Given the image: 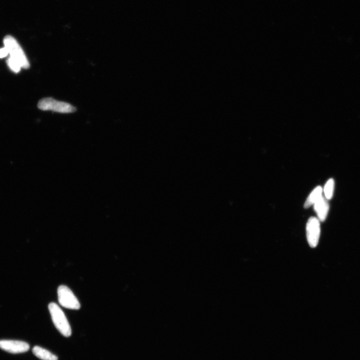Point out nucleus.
<instances>
[{
    "instance_id": "nucleus-1",
    "label": "nucleus",
    "mask_w": 360,
    "mask_h": 360,
    "mask_svg": "<svg viewBox=\"0 0 360 360\" xmlns=\"http://www.w3.org/2000/svg\"><path fill=\"white\" fill-rule=\"evenodd\" d=\"M49 310L56 328L66 337L71 335L72 330L69 323L60 307L55 303L49 305Z\"/></svg>"
},
{
    "instance_id": "nucleus-2",
    "label": "nucleus",
    "mask_w": 360,
    "mask_h": 360,
    "mask_svg": "<svg viewBox=\"0 0 360 360\" xmlns=\"http://www.w3.org/2000/svg\"><path fill=\"white\" fill-rule=\"evenodd\" d=\"M4 47L8 50L10 57L16 60L24 69H28L30 63L24 51L12 36L8 35L4 39Z\"/></svg>"
},
{
    "instance_id": "nucleus-3",
    "label": "nucleus",
    "mask_w": 360,
    "mask_h": 360,
    "mask_svg": "<svg viewBox=\"0 0 360 360\" xmlns=\"http://www.w3.org/2000/svg\"><path fill=\"white\" fill-rule=\"evenodd\" d=\"M38 107L43 111H52L59 113L68 114L75 112L76 108L64 102L56 100L53 98H45L39 101Z\"/></svg>"
},
{
    "instance_id": "nucleus-4",
    "label": "nucleus",
    "mask_w": 360,
    "mask_h": 360,
    "mask_svg": "<svg viewBox=\"0 0 360 360\" xmlns=\"http://www.w3.org/2000/svg\"><path fill=\"white\" fill-rule=\"evenodd\" d=\"M58 301L60 304L69 309L79 310L80 304L72 291L68 287L61 285L58 289Z\"/></svg>"
},
{
    "instance_id": "nucleus-5",
    "label": "nucleus",
    "mask_w": 360,
    "mask_h": 360,
    "mask_svg": "<svg viewBox=\"0 0 360 360\" xmlns=\"http://www.w3.org/2000/svg\"><path fill=\"white\" fill-rule=\"evenodd\" d=\"M319 220L316 217H311L306 225V237L308 243L312 248H316L319 243L321 229Z\"/></svg>"
},
{
    "instance_id": "nucleus-6",
    "label": "nucleus",
    "mask_w": 360,
    "mask_h": 360,
    "mask_svg": "<svg viewBox=\"0 0 360 360\" xmlns=\"http://www.w3.org/2000/svg\"><path fill=\"white\" fill-rule=\"evenodd\" d=\"M0 349L12 354H19L28 351L29 345L25 342L11 340H0Z\"/></svg>"
},
{
    "instance_id": "nucleus-7",
    "label": "nucleus",
    "mask_w": 360,
    "mask_h": 360,
    "mask_svg": "<svg viewBox=\"0 0 360 360\" xmlns=\"http://www.w3.org/2000/svg\"><path fill=\"white\" fill-rule=\"evenodd\" d=\"M314 210L317 213L320 222L325 221L329 209V205L327 199L323 196L314 204Z\"/></svg>"
},
{
    "instance_id": "nucleus-8",
    "label": "nucleus",
    "mask_w": 360,
    "mask_h": 360,
    "mask_svg": "<svg viewBox=\"0 0 360 360\" xmlns=\"http://www.w3.org/2000/svg\"><path fill=\"white\" fill-rule=\"evenodd\" d=\"M32 352L35 356L42 360H58L57 356L39 346L34 347Z\"/></svg>"
},
{
    "instance_id": "nucleus-9",
    "label": "nucleus",
    "mask_w": 360,
    "mask_h": 360,
    "mask_svg": "<svg viewBox=\"0 0 360 360\" xmlns=\"http://www.w3.org/2000/svg\"><path fill=\"white\" fill-rule=\"evenodd\" d=\"M322 192L323 189L321 186L315 188L307 199L304 204V207L308 208L314 205L322 196Z\"/></svg>"
},
{
    "instance_id": "nucleus-10",
    "label": "nucleus",
    "mask_w": 360,
    "mask_h": 360,
    "mask_svg": "<svg viewBox=\"0 0 360 360\" xmlns=\"http://www.w3.org/2000/svg\"><path fill=\"white\" fill-rule=\"evenodd\" d=\"M334 187H335L334 180L333 179H329L324 188L325 198L327 200H330L333 197Z\"/></svg>"
},
{
    "instance_id": "nucleus-11",
    "label": "nucleus",
    "mask_w": 360,
    "mask_h": 360,
    "mask_svg": "<svg viewBox=\"0 0 360 360\" xmlns=\"http://www.w3.org/2000/svg\"><path fill=\"white\" fill-rule=\"evenodd\" d=\"M7 62L10 69L14 72L18 73L21 71V69L22 68L21 66L13 58L10 57Z\"/></svg>"
},
{
    "instance_id": "nucleus-12",
    "label": "nucleus",
    "mask_w": 360,
    "mask_h": 360,
    "mask_svg": "<svg viewBox=\"0 0 360 360\" xmlns=\"http://www.w3.org/2000/svg\"><path fill=\"white\" fill-rule=\"evenodd\" d=\"M9 54L8 50L4 47L0 49V58H3Z\"/></svg>"
}]
</instances>
